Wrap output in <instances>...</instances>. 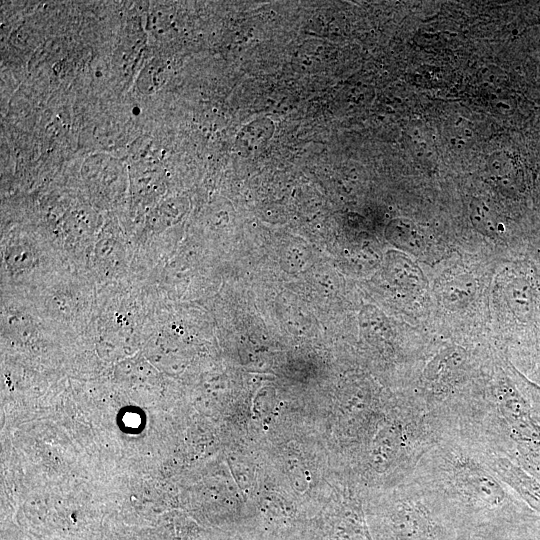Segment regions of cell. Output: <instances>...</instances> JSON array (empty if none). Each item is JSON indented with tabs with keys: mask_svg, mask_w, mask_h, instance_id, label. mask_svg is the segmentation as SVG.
<instances>
[{
	"mask_svg": "<svg viewBox=\"0 0 540 540\" xmlns=\"http://www.w3.org/2000/svg\"><path fill=\"white\" fill-rule=\"evenodd\" d=\"M412 476L442 499L460 535L481 537L533 512L486 465L472 444L455 435L440 436Z\"/></svg>",
	"mask_w": 540,
	"mask_h": 540,
	"instance_id": "cell-1",
	"label": "cell"
},
{
	"mask_svg": "<svg viewBox=\"0 0 540 540\" xmlns=\"http://www.w3.org/2000/svg\"><path fill=\"white\" fill-rule=\"evenodd\" d=\"M388 503L386 540H456L460 536L442 499L412 475L400 482Z\"/></svg>",
	"mask_w": 540,
	"mask_h": 540,
	"instance_id": "cell-2",
	"label": "cell"
},
{
	"mask_svg": "<svg viewBox=\"0 0 540 540\" xmlns=\"http://www.w3.org/2000/svg\"><path fill=\"white\" fill-rule=\"evenodd\" d=\"M486 465L533 511L540 514V481L508 457L473 445Z\"/></svg>",
	"mask_w": 540,
	"mask_h": 540,
	"instance_id": "cell-3",
	"label": "cell"
},
{
	"mask_svg": "<svg viewBox=\"0 0 540 540\" xmlns=\"http://www.w3.org/2000/svg\"><path fill=\"white\" fill-rule=\"evenodd\" d=\"M479 538L482 540H540V514L533 511Z\"/></svg>",
	"mask_w": 540,
	"mask_h": 540,
	"instance_id": "cell-4",
	"label": "cell"
},
{
	"mask_svg": "<svg viewBox=\"0 0 540 540\" xmlns=\"http://www.w3.org/2000/svg\"><path fill=\"white\" fill-rule=\"evenodd\" d=\"M508 373L540 421V385L527 378L510 363Z\"/></svg>",
	"mask_w": 540,
	"mask_h": 540,
	"instance_id": "cell-5",
	"label": "cell"
},
{
	"mask_svg": "<svg viewBox=\"0 0 540 540\" xmlns=\"http://www.w3.org/2000/svg\"><path fill=\"white\" fill-rule=\"evenodd\" d=\"M456 540H482V539H480L479 537L475 535L463 534V535H460Z\"/></svg>",
	"mask_w": 540,
	"mask_h": 540,
	"instance_id": "cell-6",
	"label": "cell"
}]
</instances>
